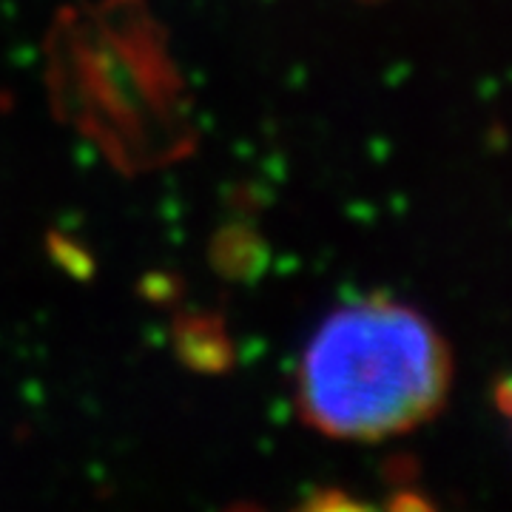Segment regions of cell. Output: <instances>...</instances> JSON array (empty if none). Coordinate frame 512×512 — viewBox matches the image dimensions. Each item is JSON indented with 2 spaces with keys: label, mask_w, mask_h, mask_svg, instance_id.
<instances>
[{
  "label": "cell",
  "mask_w": 512,
  "mask_h": 512,
  "mask_svg": "<svg viewBox=\"0 0 512 512\" xmlns=\"http://www.w3.org/2000/svg\"><path fill=\"white\" fill-rule=\"evenodd\" d=\"M450 373L439 330L373 296L330 313L313 333L299 365V407L325 436L379 441L436 416Z\"/></svg>",
  "instance_id": "obj_1"
}]
</instances>
